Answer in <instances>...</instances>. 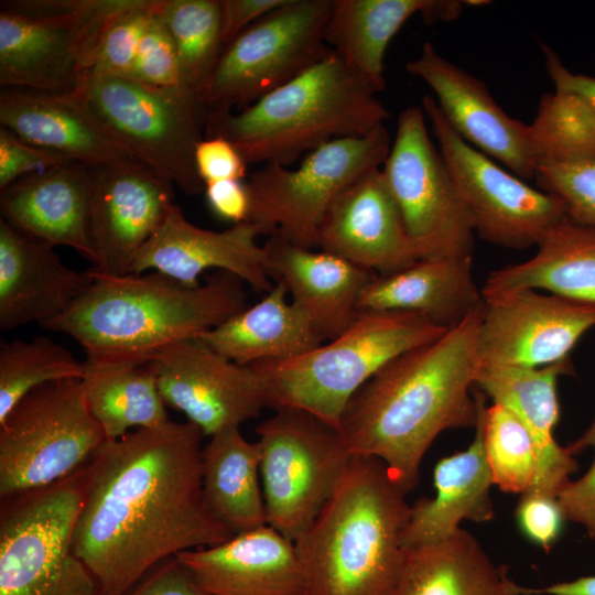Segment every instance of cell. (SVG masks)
<instances>
[{
	"label": "cell",
	"mask_w": 595,
	"mask_h": 595,
	"mask_svg": "<svg viewBox=\"0 0 595 595\" xmlns=\"http://www.w3.org/2000/svg\"><path fill=\"white\" fill-rule=\"evenodd\" d=\"M204 436L170 420L106 440L90 457L74 550L99 595H127L162 562L234 536L204 501Z\"/></svg>",
	"instance_id": "obj_1"
},
{
	"label": "cell",
	"mask_w": 595,
	"mask_h": 595,
	"mask_svg": "<svg viewBox=\"0 0 595 595\" xmlns=\"http://www.w3.org/2000/svg\"><path fill=\"white\" fill-rule=\"evenodd\" d=\"M484 302V301H483ZM483 304L440 338L382 367L351 398L339 431L354 456L385 463L408 494L424 454L447 429L475 428L485 394H473Z\"/></svg>",
	"instance_id": "obj_2"
},
{
	"label": "cell",
	"mask_w": 595,
	"mask_h": 595,
	"mask_svg": "<svg viewBox=\"0 0 595 595\" xmlns=\"http://www.w3.org/2000/svg\"><path fill=\"white\" fill-rule=\"evenodd\" d=\"M88 271L91 282L80 296L41 326L74 338L96 366L148 364L162 348L199 337L247 307L244 282L226 271L197 285L156 271Z\"/></svg>",
	"instance_id": "obj_3"
},
{
	"label": "cell",
	"mask_w": 595,
	"mask_h": 595,
	"mask_svg": "<svg viewBox=\"0 0 595 595\" xmlns=\"http://www.w3.org/2000/svg\"><path fill=\"white\" fill-rule=\"evenodd\" d=\"M382 461L354 456L294 541L309 595H392L410 506Z\"/></svg>",
	"instance_id": "obj_4"
},
{
	"label": "cell",
	"mask_w": 595,
	"mask_h": 595,
	"mask_svg": "<svg viewBox=\"0 0 595 595\" xmlns=\"http://www.w3.org/2000/svg\"><path fill=\"white\" fill-rule=\"evenodd\" d=\"M378 93L337 53L238 111L208 112L207 137L229 140L247 164L290 166L342 138L365 136L390 113Z\"/></svg>",
	"instance_id": "obj_5"
},
{
	"label": "cell",
	"mask_w": 595,
	"mask_h": 595,
	"mask_svg": "<svg viewBox=\"0 0 595 595\" xmlns=\"http://www.w3.org/2000/svg\"><path fill=\"white\" fill-rule=\"evenodd\" d=\"M407 312L360 311L338 336L295 357L251 364L268 407L306 411L339 430L355 393L399 355L440 338L445 332Z\"/></svg>",
	"instance_id": "obj_6"
},
{
	"label": "cell",
	"mask_w": 595,
	"mask_h": 595,
	"mask_svg": "<svg viewBox=\"0 0 595 595\" xmlns=\"http://www.w3.org/2000/svg\"><path fill=\"white\" fill-rule=\"evenodd\" d=\"M88 462L51 485L1 500L0 595H99L74 550Z\"/></svg>",
	"instance_id": "obj_7"
},
{
	"label": "cell",
	"mask_w": 595,
	"mask_h": 595,
	"mask_svg": "<svg viewBox=\"0 0 595 595\" xmlns=\"http://www.w3.org/2000/svg\"><path fill=\"white\" fill-rule=\"evenodd\" d=\"M76 91L132 159L187 195L204 191L194 154L208 112L195 95L110 75L88 76Z\"/></svg>",
	"instance_id": "obj_8"
},
{
	"label": "cell",
	"mask_w": 595,
	"mask_h": 595,
	"mask_svg": "<svg viewBox=\"0 0 595 595\" xmlns=\"http://www.w3.org/2000/svg\"><path fill=\"white\" fill-rule=\"evenodd\" d=\"M125 3L126 0L1 1V87L76 91L106 23Z\"/></svg>",
	"instance_id": "obj_9"
},
{
	"label": "cell",
	"mask_w": 595,
	"mask_h": 595,
	"mask_svg": "<svg viewBox=\"0 0 595 595\" xmlns=\"http://www.w3.org/2000/svg\"><path fill=\"white\" fill-rule=\"evenodd\" d=\"M391 148L385 125L371 132L329 141L309 152L295 169L263 164L245 182L246 221L261 235L279 232L292 244L318 247L322 221L335 199L365 173L381 167Z\"/></svg>",
	"instance_id": "obj_10"
},
{
	"label": "cell",
	"mask_w": 595,
	"mask_h": 595,
	"mask_svg": "<svg viewBox=\"0 0 595 595\" xmlns=\"http://www.w3.org/2000/svg\"><path fill=\"white\" fill-rule=\"evenodd\" d=\"M106 441L82 379L43 385L0 421L1 500L51 485L85 465Z\"/></svg>",
	"instance_id": "obj_11"
},
{
	"label": "cell",
	"mask_w": 595,
	"mask_h": 595,
	"mask_svg": "<svg viewBox=\"0 0 595 595\" xmlns=\"http://www.w3.org/2000/svg\"><path fill=\"white\" fill-rule=\"evenodd\" d=\"M268 524L295 541L313 522L354 455L340 431L299 409H278L256 429Z\"/></svg>",
	"instance_id": "obj_12"
},
{
	"label": "cell",
	"mask_w": 595,
	"mask_h": 595,
	"mask_svg": "<svg viewBox=\"0 0 595 595\" xmlns=\"http://www.w3.org/2000/svg\"><path fill=\"white\" fill-rule=\"evenodd\" d=\"M332 7L286 0L227 44L203 95L207 112L241 110L324 58Z\"/></svg>",
	"instance_id": "obj_13"
},
{
	"label": "cell",
	"mask_w": 595,
	"mask_h": 595,
	"mask_svg": "<svg viewBox=\"0 0 595 595\" xmlns=\"http://www.w3.org/2000/svg\"><path fill=\"white\" fill-rule=\"evenodd\" d=\"M422 108L403 109L382 173L418 260L473 259L475 228L450 169L430 139Z\"/></svg>",
	"instance_id": "obj_14"
},
{
	"label": "cell",
	"mask_w": 595,
	"mask_h": 595,
	"mask_svg": "<svg viewBox=\"0 0 595 595\" xmlns=\"http://www.w3.org/2000/svg\"><path fill=\"white\" fill-rule=\"evenodd\" d=\"M421 108L482 239L509 249L529 248L566 216L561 198L528 185L465 141L434 97L424 96Z\"/></svg>",
	"instance_id": "obj_15"
},
{
	"label": "cell",
	"mask_w": 595,
	"mask_h": 595,
	"mask_svg": "<svg viewBox=\"0 0 595 595\" xmlns=\"http://www.w3.org/2000/svg\"><path fill=\"white\" fill-rule=\"evenodd\" d=\"M477 353L480 366L543 367L570 358L595 326V304L533 289L483 295Z\"/></svg>",
	"instance_id": "obj_16"
},
{
	"label": "cell",
	"mask_w": 595,
	"mask_h": 595,
	"mask_svg": "<svg viewBox=\"0 0 595 595\" xmlns=\"http://www.w3.org/2000/svg\"><path fill=\"white\" fill-rule=\"evenodd\" d=\"M166 405L212 436L258 416L268 407L263 385L250 365H240L198 337L171 344L149 361Z\"/></svg>",
	"instance_id": "obj_17"
},
{
	"label": "cell",
	"mask_w": 595,
	"mask_h": 595,
	"mask_svg": "<svg viewBox=\"0 0 595 595\" xmlns=\"http://www.w3.org/2000/svg\"><path fill=\"white\" fill-rule=\"evenodd\" d=\"M89 169L91 269L127 274L173 203L174 184L134 159Z\"/></svg>",
	"instance_id": "obj_18"
},
{
	"label": "cell",
	"mask_w": 595,
	"mask_h": 595,
	"mask_svg": "<svg viewBox=\"0 0 595 595\" xmlns=\"http://www.w3.org/2000/svg\"><path fill=\"white\" fill-rule=\"evenodd\" d=\"M405 69L432 89L444 117L465 141L520 178H534L530 126L507 115L482 80L444 58L429 41Z\"/></svg>",
	"instance_id": "obj_19"
},
{
	"label": "cell",
	"mask_w": 595,
	"mask_h": 595,
	"mask_svg": "<svg viewBox=\"0 0 595 595\" xmlns=\"http://www.w3.org/2000/svg\"><path fill=\"white\" fill-rule=\"evenodd\" d=\"M259 228L249 221L216 231L201 228L185 217L174 202L159 228L136 256L129 273L153 270L188 285L199 284L209 269L229 272L258 292L274 285L268 273L267 255L258 244Z\"/></svg>",
	"instance_id": "obj_20"
},
{
	"label": "cell",
	"mask_w": 595,
	"mask_h": 595,
	"mask_svg": "<svg viewBox=\"0 0 595 595\" xmlns=\"http://www.w3.org/2000/svg\"><path fill=\"white\" fill-rule=\"evenodd\" d=\"M317 248L378 275L418 261L381 167L361 175L335 199L322 221Z\"/></svg>",
	"instance_id": "obj_21"
},
{
	"label": "cell",
	"mask_w": 595,
	"mask_h": 595,
	"mask_svg": "<svg viewBox=\"0 0 595 595\" xmlns=\"http://www.w3.org/2000/svg\"><path fill=\"white\" fill-rule=\"evenodd\" d=\"M176 558L209 595H309L294 541L269 524Z\"/></svg>",
	"instance_id": "obj_22"
},
{
	"label": "cell",
	"mask_w": 595,
	"mask_h": 595,
	"mask_svg": "<svg viewBox=\"0 0 595 595\" xmlns=\"http://www.w3.org/2000/svg\"><path fill=\"white\" fill-rule=\"evenodd\" d=\"M572 370L571 358L543 367L480 366L478 370L477 389L511 411L534 442L536 474L524 494L558 498L578 468L574 455L554 437L560 415L558 379Z\"/></svg>",
	"instance_id": "obj_23"
},
{
	"label": "cell",
	"mask_w": 595,
	"mask_h": 595,
	"mask_svg": "<svg viewBox=\"0 0 595 595\" xmlns=\"http://www.w3.org/2000/svg\"><path fill=\"white\" fill-rule=\"evenodd\" d=\"M53 246L0 218V329L40 325L67 311L91 282Z\"/></svg>",
	"instance_id": "obj_24"
},
{
	"label": "cell",
	"mask_w": 595,
	"mask_h": 595,
	"mask_svg": "<svg viewBox=\"0 0 595 595\" xmlns=\"http://www.w3.org/2000/svg\"><path fill=\"white\" fill-rule=\"evenodd\" d=\"M90 199V169L66 162L0 191L1 218L53 247H69L94 264Z\"/></svg>",
	"instance_id": "obj_25"
},
{
	"label": "cell",
	"mask_w": 595,
	"mask_h": 595,
	"mask_svg": "<svg viewBox=\"0 0 595 595\" xmlns=\"http://www.w3.org/2000/svg\"><path fill=\"white\" fill-rule=\"evenodd\" d=\"M0 123L24 141L87 167L132 159L77 91L2 88Z\"/></svg>",
	"instance_id": "obj_26"
},
{
	"label": "cell",
	"mask_w": 595,
	"mask_h": 595,
	"mask_svg": "<svg viewBox=\"0 0 595 595\" xmlns=\"http://www.w3.org/2000/svg\"><path fill=\"white\" fill-rule=\"evenodd\" d=\"M263 247L270 279L284 285L325 342L353 323L360 294L375 273L333 253L296 246L279 232Z\"/></svg>",
	"instance_id": "obj_27"
},
{
	"label": "cell",
	"mask_w": 595,
	"mask_h": 595,
	"mask_svg": "<svg viewBox=\"0 0 595 595\" xmlns=\"http://www.w3.org/2000/svg\"><path fill=\"white\" fill-rule=\"evenodd\" d=\"M486 398L480 403L470 445L465 451L440 459L435 465V496L421 498L410 506L401 533L403 549L443 543L457 533L463 520L486 522L495 517L489 494L493 479L483 441L482 419Z\"/></svg>",
	"instance_id": "obj_28"
},
{
	"label": "cell",
	"mask_w": 595,
	"mask_h": 595,
	"mask_svg": "<svg viewBox=\"0 0 595 595\" xmlns=\"http://www.w3.org/2000/svg\"><path fill=\"white\" fill-rule=\"evenodd\" d=\"M483 301L472 259H424L390 274H376L363 290L357 310L414 313L451 329Z\"/></svg>",
	"instance_id": "obj_29"
},
{
	"label": "cell",
	"mask_w": 595,
	"mask_h": 595,
	"mask_svg": "<svg viewBox=\"0 0 595 595\" xmlns=\"http://www.w3.org/2000/svg\"><path fill=\"white\" fill-rule=\"evenodd\" d=\"M465 1L458 0H333L325 42L380 93L387 47L414 14L425 22L453 21Z\"/></svg>",
	"instance_id": "obj_30"
},
{
	"label": "cell",
	"mask_w": 595,
	"mask_h": 595,
	"mask_svg": "<svg viewBox=\"0 0 595 595\" xmlns=\"http://www.w3.org/2000/svg\"><path fill=\"white\" fill-rule=\"evenodd\" d=\"M288 294L275 283L258 303L198 338L240 365L286 359L318 347L325 339L306 313L288 302Z\"/></svg>",
	"instance_id": "obj_31"
},
{
	"label": "cell",
	"mask_w": 595,
	"mask_h": 595,
	"mask_svg": "<svg viewBox=\"0 0 595 595\" xmlns=\"http://www.w3.org/2000/svg\"><path fill=\"white\" fill-rule=\"evenodd\" d=\"M522 288L595 304V227L565 216L540 239L534 256L491 271L482 294Z\"/></svg>",
	"instance_id": "obj_32"
},
{
	"label": "cell",
	"mask_w": 595,
	"mask_h": 595,
	"mask_svg": "<svg viewBox=\"0 0 595 595\" xmlns=\"http://www.w3.org/2000/svg\"><path fill=\"white\" fill-rule=\"evenodd\" d=\"M403 551L392 595H520L506 567L463 529L443 543Z\"/></svg>",
	"instance_id": "obj_33"
},
{
	"label": "cell",
	"mask_w": 595,
	"mask_h": 595,
	"mask_svg": "<svg viewBox=\"0 0 595 595\" xmlns=\"http://www.w3.org/2000/svg\"><path fill=\"white\" fill-rule=\"evenodd\" d=\"M202 450V490L210 512L234 534L268 524L260 446L239 428L209 436Z\"/></svg>",
	"instance_id": "obj_34"
},
{
	"label": "cell",
	"mask_w": 595,
	"mask_h": 595,
	"mask_svg": "<svg viewBox=\"0 0 595 595\" xmlns=\"http://www.w3.org/2000/svg\"><path fill=\"white\" fill-rule=\"evenodd\" d=\"M85 363L82 379L87 404L106 440L132 429H151L170 421L152 366H96Z\"/></svg>",
	"instance_id": "obj_35"
},
{
	"label": "cell",
	"mask_w": 595,
	"mask_h": 595,
	"mask_svg": "<svg viewBox=\"0 0 595 595\" xmlns=\"http://www.w3.org/2000/svg\"><path fill=\"white\" fill-rule=\"evenodd\" d=\"M156 13L173 40L188 88L202 101L225 47L219 0H160Z\"/></svg>",
	"instance_id": "obj_36"
},
{
	"label": "cell",
	"mask_w": 595,
	"mask_h": 595,
	"mask_svg": "<svg viewBox=\"0 0 595 595\" xmlns=\"http://www.w3.org/2000/svg\"><path fill=\"white\" fill-rule=\"evenodd\" d=\"M529 126L537 167L595 158V113L573 93L544 94Z\"/></svg>",
	"instance_id": "obj_37"
},
{
	"label": "cell",
	"mask_w": 595,
	"mask_h": 595,
	"mask_svg": "<svg viewBox=\"0 0 595 595\" xmlns=\"http://www.w3.org/2000/svg\"><path fill=\"white\" fill-rule=\"evenodd\" d=\"M85 363L46 336L0 345V421L32 390L55 381L83 379Z\"/></svg>",
	"instance_id": "obj_38"
},
{
	"label": "cell",
	"mask_w": 595,
	"mask_h": 595,
	"mask_svg": "<svg viewBox=\"0 0 595 595\" xmlns=\"http://www.w3.org/2000/svg\"><path fill=\"white\" fill-rule=\"evenodd\" d=\"M483 441L493 485L523 495L531 486L537 452L524 424L507 408L493 403L483 413Z\"/></svg>",
	"instance_id": "obj_39"
},
{
	"label": "cell",
	"mask_w": 595,
	"mask_h": 595,
	"mask_svg": "<svg viewBox=\"0 0 595 595\" xmlns=\"http://www.w3.org/2000/svg\"><path fill=\"white\" fill-rule=\"evenodd\" d=\"M158 7L159 0H127L106 23L84 78L96 75L128 77Z\"/></svg>",
	"instance_id": "obj_40"
},
{
	"label": "cell",
	"mask_w": 595,
	"mask_h": 595,
	"mask_svg": "<svg viewBox=\"0 0 595 595\" xmlns=\"http://www.w3.org/2000/svg\"><path fill=\"white\" fill-rule=\"evenodd\" d=\"M533 180L540 190L563 201L571 220L595 227V158L540 165Z\"/></svg>",
	"instance_id": "obj_41"
},
{
	"label": "cell",
	"mask_w": 595,
	"mask_h": 595,
	"mask_svg": "<svg viewBox=\"0 0 595 595\" xmlns=\"http://www.w3.org/2000/svg\"><path fill=\"white\" fill-rule=\"evenodd\" d=\"M156 12L141 39L128 77L155 88L195 95L184 79L173 40Z\"/></svg>",
	"instance_id": "obj_42"
},
{
	"label": "cell",
	"mask_w": 595,
	"mask_h": 595,
	"mask_svg": "<svg viewBox=\"0 0 595 595\" xmlns=\"http://www.w3.org/2000/svg\"><path fill=\"white\" fill-rule=\"evenodd\" d=\"M588 446L595 448V420L566 448L575 455ZM556 499L565 520L582 524L595 541V458L588 470L578 479L570 480Z\"/></svg>",
	"instance_id": "obj_43"
},
{
	"label": "cell",
	"mask_w": 595,
	"mask_h": 595,
	"mask_svg": "<svg viewBox=\"0 0 595 595\" xmlns=\"http://www.w3.org/2000/svg\"><path fill=\"white\" fill-rule=\"evenodd\" d=\"M66 162L73 161L31 144L4 127L0 128V191L21 177Z\"/></svg>",
	"instance_id": "obj_44"
},
{
	"label": "cell",
	"mask_w": 595,
	"mask_h": 595,
	"mask_svg": "<svg viewBox=\"0 0 595 595\" xmlns=\"http://www.w3.org/2000/svg\"><path fill=\"white\" fill-rule=\"evenodd\" d=\"M516 519L521 532L544 551L556 542L565 521L556 498L534 494L521 495Z\"/></svg>",
	"instance_id": "obj_45"
},
{
	"label": "cell",
	"mask_w": 595,
	"mask_h": 595,
	"mask_svg": "<svg viewBox=\"0 0 595 595\" xmlns=\"http://www.w3.org/2000/svg\"><path fill=\"white\" fill-rule=\"evenodd\" d=\"M195 165L205 184L246 177L247 162L239 150L227 139L219 136L203 138L195 149Z\"/></svg>",
	"instance_id": "obj_46"
},
{
	"label": "cell",
	"mask_w": 595,
	"mask_h": 595,
	"mask_svg": "<svg viewBox=\"0 0 595 595\" xmlns=\"http://www.w3.org/2000/svg\"><path fill=\"white\" fill-rule=\"evenodd\" d=\"M127 595H209L191 572L171 558L147 574Z\"/></svg>",
	"instance_id": "obj_47"
},
{
	"label": "cell",
	"mask_w": 595,
	"mask_h": 595,
	"mask_svg": "<svg viewBox=\"0 0 595 595\" xmlns=\"http://www.w3.org/2000/svg\"><path fill=\"white\" fill-rule=\"evenodd\" d=\"M286 0H219L224 46Z\"/></svg>",
	"instance_id": "obj_48"
},
{
	"label": "cell",
	"mask_w": 595,
	"mask_h": 595,
	"mask_svg": "<svg viewBox=\"0 0 595 595\" xmlns=\"http://www.w3.org/2000/svg\"><path fill=\"white\" fill-rule=\"evenodd\" d=\"M204 192L208 207L218 218L232 224L247 220L249 196L244 181L212 182L205 184Z\"/></svg>",
	"instance_id": "obj_49"
},
{
	"label": "cell",
	"mask_w": 595,
	"mask_h": 595,
	"mask_svg": "<svg viewBox=\"0 0 595 595\" xmlns=\"http://www.w3.org/2000/svg\"><path fill=\"white\" fill-rule=\"evenodd\" d=\"M540 46L545 60V69L555 89L582 97L595 113V77L572 73L550 46L542 42Z\"/></svg>",
	"instance_id": "obj_50"
},
{
	"label": "cell",
	"mask_w": 595,
	"mask_h": 595,
	"mask_svg": "<svg viewBox=\"0 0 595 595\" xmlns=\"http://www.w3.org/2000/svg\"><path fill=\"white\" fill-rule=\"evenodd\" d=\"M520 595H595V575L555 583L543 588L521 586Z\"/></svg>",
	"instance_id": "obj_51"
}]
</instances>
